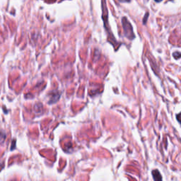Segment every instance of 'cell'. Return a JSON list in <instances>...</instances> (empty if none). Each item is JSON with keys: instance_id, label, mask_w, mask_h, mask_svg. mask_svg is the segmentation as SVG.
<instances>
[{"instance_id": "cell-4", "label": "cell", "mask_w": 181, "mask_h": 181, "mask_svg": "<svg viewBox=\"0 0 181 181\" xmlns=\"http://www.w3.org/2000/svg\"><path fill=\"white\" fill-rule=\"evenodd\" d=\"M7 135L4 131L0 132V144H2L6 139Z\"/></svg>"}, {"instance_id": "cell-7", "label": "cell", "mask_w": 181, "mask_h": 181, "mask_svg": "<svg viewBox=\"0 0 181 181\" xmlns=\"http://www.w3.org/2000/svg\"><path fill=\"white\" fill-rule=\"evenodd\" d=\"M148 16H149V13H147L146 16H144V18L143 19V23L144 24H146V23H147V19H148Z\"/></svg>"}, {"instance_id": "cell-6", "label": "cell", "mask_w": 181, "mask_h": 181, "mask_svg": "<svg viewBox=\"0 0 181 181\" xmlns=\"http://www.w3.org/2000/svg\"><path fill=\"white\" fill-rule=\"evenodd\" d=\"M173 57H175V59H178V58H180L181 57V53H173Z\"/></svg>"}, {"instance_id": "cell-10", "label": "cell", "mask_w": 181, "mask_h": 181, "mask_svg": "<svg viewBox=\"0 0 181 181\" xmlns=\"http://www.w3.org/2000/svg\"><path fill=\"white\" fill-rule=\"evenodd\" d=\"M156 2H161V1H163V0H154Z\"/></svg>"}, {"instance_id": "cell-2", "label": "cell", "mask_w": 181, "mask_h": 181, "mask_svg": "<svg viewBox=\"0 0 181 181\" xmlns=\"http://www.w3.org/2000/svg\"><path fill=\"white\" fill-rule=\"evenodd\" d=\"M51 97H50V100L49 101V103H56L57 101L60 97V94L57 91H54L50 93Z\"/></svg>"}, {"instance_id": "cell-8", "label": "cell", "mask_w": 181, "mask_h": 181, "mask_svg": "<svg viewBox=\"0 0 181 181\" xmlns=\"http://www.w3.org/2000/svg\"><path fill=\"white\" fill-rule=\"evenodd\" d=\"M176 118H177V120L178 122H179L180 124H181V112L180 113H179L178 115H177V117H176Z\"/></svg>"}, {"instance_id": "cell-1", "label": "cell", "mask_w": 181, "mask_h": 181, "mask_svg": "<svg viewBox=\"0 0 181 181\" xmlns=\"http://www.w3.org/2000/svg\"><path fill=\"white\" fill-rule=\"evenodd\" d=\"M122 23L125 37L130 40H133L135 36H134L132 26L130 21L127 20V18L126 17H123L122 19Z\"/></svg>"}, {"instance_id": "cell-5", "label": "cell", "mask_w": 181, "mask_h": 181, "mask_svg": "<svg viewBox=\"0 0 181 181\" xmlns=\"http://www.w3.org/2000/svg\"><path fill=\"white\" fill-rule=\"evenodd\" d=\"M42 109H43V106H42V104H41V103H38V104H36V105L35 106L34 110H35V112H40L41 111H42Z\"/></svg>"}, {"instance_id": "cell-3", "label": "cell", "mask_w": 181, "mask_h": 181, "mask_svg": "<svg viewBox=\"0 0 181 181\" xmlns=\"http://www.w3.org/2000/svg\"><path fill=\"white\" fill-rule=\"evenodd\" d=\"M152 175L154 181H162V176L158 170H153L152 171Z\"/></svg>"}, {"instance_id": "cell-9", "label": "cell", "mask_w": 181, "mask_h": 181, "mask_svg": "<svg viewBox=\"0 0 181 181\" xmlns=\"http://www.w3.org/2000/svg\"><path fill=\"white\" fill-rule=\"evenodd\" d=\"M120 2H122V3H126V2H130L131 0H118Z\"/></svg>"}]
</instances>
